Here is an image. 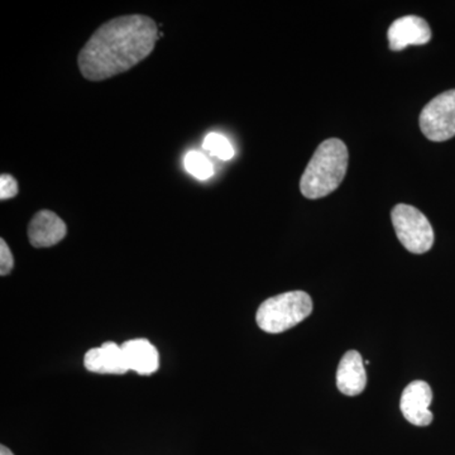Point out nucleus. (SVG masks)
<instances>
[{
  "label": "nucleus",
  "instance_id": "obj_15",
  "mask_svg": "<svg viewBox=\"0 0 455 455\" xmlns=\"http://www.w3.org/2000/svg\"><path fill=\"white\" fill-rule=\"evenodd\" d=\"M18 196V182L17 180L8 173L0 176V199L4 200L12 199Z\"/></svg>",
  "mask_w": 455,
  "mask_h": 455
},
{
  "label": "nucleus",
  "instance_id": "obj_3",
  "mask_svg": "<svg viewBox=\"0 0 455 455\" xmlns=\"http://www.w3.org/2000/svg\"><path fill=\"white\" fill-rule=\"evenodd\" d=\"M313 313V300L305 291H290L269 298L256 314L257 325L269 334L283 333Z\"/></svg>",
  "mask_w": 455,
  "mask_h": 455
},
{
  "label": "nucleus",
  "instance_id": "obj_11",
  "mask_svg": "<svg viewBox=\"0 0 455 455\" xmlns=\"http://www.w3.org/2000/svg\"><path fill=\"white\" fill-rule=\"evenodd\" d=\"M128 370L140 376H149L160 367V355L154 344L147 339H132L122 344Z\"/></svg>",
  "mask_w": 455,
  "mask_h": 455
},
{
  "label": "nucleus",
  "instance_id": "obj_13",
  "mask_svg": "<svg viewBox=\"0 0 455 455\" xmlns=\"http://www.w3.org/2000/svg\"><path fill=\"white\" fill-rule=\"evenodd\" d=\"M203 147L209 154L223 161L230 160L235 156V148L221 134L209 133L204 140Z\"/></svg>",
  "mask_w": 455,
  "mask_h": 455
},
{
  "label": "nucleus",
  "instance_id": "obj_7",
  "mask_svg": "<svg viewBox=\"0 0 455 455\" xmlns=\"http://www.w3.org/2000/svg\"><path fill=\"white\" fill-rule=\"evenodd\" d=\"M431 28L424 18L405 16L398 18L387 32L392 51H403L407 46H423L431 40Z\"/></svg>",
  "mask_w": 455,
  "mask_h": 455
},
{
  "label": "nucleus",
  "instance_id": "obj_10",
  "mask_svg": "<svg viewBox=\"0 0 455 455\" xmlns=\"http://www.w3.org/2000/svg\"><path fill=\"white\" fill-rule=\"evenodd\" d=\"M84 366L89 372L100 374H124L130 371L122 347L114 341H107L98 348L88 350L84 357Z\"/></svg>",
  "mask_w": 455,
  "mask_h": 455
},
{
  "label": "nucleus",
  "instance_id": "obj_4",
  "mask_svg": "<svg viewBox=\"0 0 455 455\" xmlns=\"http://www.w3.org/2000/svg\"><path fill=\"white\" fill-rule=\"evenodd\" d=\"M392 224L398 241L409 252L427 253L434 245V229L423 212L415 206L398 204L392 209Z\"/></svg>",
  "mask_w": 455,
  "mask_h": 455
},
{
  "label": "nucleus",
  "instance_id": "obj_2",
  "mask_svg": "<svg viewBox=\"0 0 455 455\" xmlns=\"http://www.w3.org/2000/svg\"><path fill=\"white\" fill-rule=\"evenodd\" d=\"M348 163V148L343 140H324L317 147L307 170L302 173V196L307 199L316 200L333 193L346 178Z\"/></svg>",
  "mask_w": 455,
  "mask_h": 455
},
{
  "label": "nucleus",
  "instance_id": "obj_8",
  "mask_svg": "<svg viewBox=\"0 0 455 455\" xmlns=\"http://www.w3.org/2000/svg\"><path fill=\"white\" fill-rule=\"evenodd\" d=\"M68 235L65 221L51 211H40L33 215L28 224L29 243L35 248H50Z\"/></svg>",
  "mask_w": 455,
  "mask_h": 455
},
{
  "label": "nucleus",
  "instance_id": "obj_16",
  "mask_svg": "<svg viewBox=\"0 0 455 455\" xmlns=\"http://www.w3.org/2000/svg\"><path fill=\"white\" fill-rule=\"evenodd\" d=\"M0 455H14V454L12 453L11 449L5 447V445H2V447H0Z\"/></svg>",
  "mask_w": 455,
  "mask_h": 455
},
{
  "label": "nucleus",
  "instance_id": "obj_14",
  "mask_svg": "<svg viewBox=\"0 0 455 455\" xmlns=\"http://www.w3.org/2000/svg\"><path fill=\"white\" fill-rule=\"evenodd\" d=\"M14 267V257L4 239H0V275L8 276Z\"/></svg>",
  "mask_w": 455,
  "mask_h": 455
},
{
  "label": "nucleus",
  "instance_id": "obj_9",
  "mask_svg": "<svg viewBox=\"0 0 455 455\" xmlns=\"http://www.w3.org/2000/svg\"><path fill=\"white\" fill-rule=\"evenodd\" d=\"M364 362L357 350H348L341 358L337 371V387L347 396H357L366 388Z\"/></svg>",
  "mask_w": 455,
  "mask_h": 455
},
{
  "label": "nucleus",
  "instance_id": "obj_12",
  "mask_svg": "<svg viewBox=\"0 0 455 455\" xmlns=\"http://www.w3.org/2000/svg\"><path fill=\"white\" fill-rule=\"evenodd\" d=\"M185 169L191 176L199 180H208L214 175V167L202 152L190 151L185 157Z\"/></svg>",
  "mask_w": 455,
  "mask_h": 455
},
{
  "label": "nucleus",
  "instance_id": "obj_5",
  "mask_svg": "<svg viewBox=\"0 0 455 455\" xmlns=\"http://www.w3.org/2000/svg\"><path fill=\"white\" fill-rule=\"evenodd\" d=\"M420 130L433 142H444L455 136V89L443 92L421 110Z\"/></svg>",
  "mask_w": 455,
  "mask_h": 455
},
{
  "label": "nucleus",
  "instance_id": "obj_6",
  "mask_svg": "<svg viewBox=\"0 0 455 455\" xmlns=\"http://www.w3.org/2000/svg\"><path fill=\"white\" fill-rule=\"evenodd\" d=\"M433 403V391L424 381H414L403 390L400 409L403 418L415 427H427L433 423L434 415L430 411Z\"/></svg>",
  "mask_w": 455,
  "mask_h": 455
},
{
  "label": "nucleus",
  "instance_id": "obj_1",
  "mask_svg": "<svg viewBox=\"0 0 455 455\" xmlns=\"http://www.w3.org/2000/svg\"><path fill=\"white\" fill-rule=\"evenodd\" d=\"M152 18L131 14L114 18L99 27L77 57L83 76L103 82L131 70L151 55L158 40Z\"/></svg>",
  "mask_w": 455,
  "mask_h": 455
}]
</instances>
